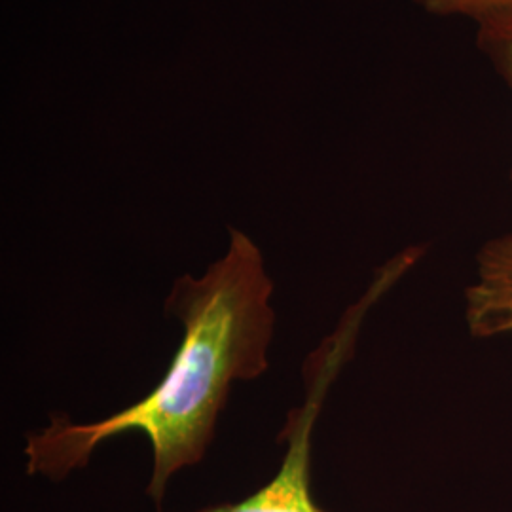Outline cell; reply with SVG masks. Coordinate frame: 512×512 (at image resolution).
I'll return each instance as SVG.
<instances>
[{
    "mask_svg": "<svg viewBox=\"0 0 512 512\" xmlns=\"http://www.w3.org/2000/svg\"><path fill=\"white\" fill-rule=\"evenodd\" d=\"M435 16H467L480 25L512 21V0H414Z\"/></svg>",
    "mask_w": 512,
    "mask_h": 512,
    "instance_id": "277c9868",
    "label": "cell"
},
{
    "mask_svg": "<svg viewBox=\"0 0 512 512\" xmlns=\"http://www.w3.org/2000/svg\"><path fill=\"white\" fill-rule=\"evenodd\" d=\"M476 44L488 55L497 73L501 74L512 88V21H495L480 25Z\"/></svg>",
    "mask_w": 512,
    "mask_h": 512,
    "instance_id": "5b68a950",
    "label": "cell"
},
{
    "mask_svg": "<svg viewBox=\"0 0 512 512\" xmlns=\"http://www.w3.org/2000/svg\"><path fill=\"white\" fill-rule=\"evenodd\" d=\"M348 327L317 349L306 365L308 397L300 408L289 412L287 423L279 433L285 444V458L274 478L258 488L255 494L236 501L203 507L192 512H329L321 509L311 494V435L327 395L330 382L344 363Z\"/></svg>",
    "mask_w": 512,
    "mask_h": 512,
    "instance_id": "7a4b0ae2",
    "label": "cell"
},
{
    "mask_svg": "<svg viewBox=\"0 0 512 512\" xmlns=\"http://www.w3.org/2000/svg\"><path fill=\"white\" fill-rule=\"evenodd\" d=\"M465 321L476 338L512 334V234L488 241L465 291Z\"/></svg>",
    "mask_w": 512,
    "mask_h": 512,
    "instance_id": "3957f363",
    "label": "cell"
},
{
    "mask_svg": "<svg viewBox=\"0 0 512 512\" xmlns=\"http://www.w3.org/2000/svg\"><path fill=\"white\" fill-rule=\"evenodd\" d=\"M272 294L274 281L258 245L230 228L226 255L202 277L181 275L165 300L184 334L162 382L103 420L74 423L63 412L50 414L46 427L27 435V475L65 480L88 467L105 440L139 431L152 446L147 495L160 507L173 476L205 458L232 385L268 372Z\"/></svg>",
    "mask_w": 512,
    "mask_h": 512,
    "instance_id": "6da1fadb",
    "label": "cell"
}]
</instances>
